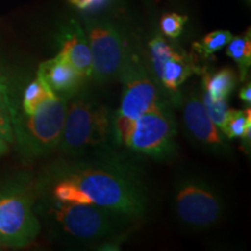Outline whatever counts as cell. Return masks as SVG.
<instances>
[{"label":"cell","instance_id":"6da1fadb","mask_svg":"<svg viewBox=\"0 0 251 251\" xmlns=\"http://www.w3.org/2000/svg\"><path fill=\"white\" fill-rule=\"evenodd\" d=\"M51 200L94 203L126 218H141L148 200L133 171L113 161L76 159L62 162L52 172Z\"/></svg>","mask_w":251,"mask_h":251},{"label":"cell","instance_id":"7a4b0ae2","mask_svg":"<svg viewBox=\"0 0 251 251\" xmlns=\"http://www.w3.org/2000/svg\"><path fill=\"white\" fill-rule=\"evenodd\" d=\"M111 127L112 117L107 107L80 90L68 100L58 147L69 156L81 155L89 148L106 143L111 136Z\"/></svg>","mask_w":251,"mask_h":251},{"label":"cell","instance_id":"3957f363","mask_svg":"<svg viewBox=\"0 0 251 251\" xmlns=\"http://www.w3.org/2000/svg\"><path fill=\"white\" fill-rule=\"evenodd\" d=\"M48 212L62 237L78 243L97 242L114 236L130 220L94 203L51 200Z\"/></svg>","mask_w":251,"mask_h":251},{"label":"cell","instance_id":"277c9868","mask_svg":"<svg viewBox=\"0 0 251 251\" xmlns=\"http://www.w3.org/2000/svg\"><path fill=\"white\" fill-rule=\"evenodd\" d=\"M67 105L68 99L52 93L33 114L13 115L14 137L24 153L39 156L58 147Z\"/></svg>","mask_w":251,"mask_h":251},{"label":"cell","instance_id":"5b68a950","mask_svg":"<svg viewBox=\"0 0 251 251\" xmlns=\"http://www.w3.org/2000/svg\"><path fill=\"white\" fill-rule=\"evenodd\" d=\"M174 208L181 224L193 230L218 224L225 209L218 191L197 176H183L176 181Z\"/></svg>","mask_w":251,"mask_h":251},{"label":"cell","instance_id":"8992f818","mask_svg":"<svg viewBox=\"0 0 251 251\" xmlns=\"http://www.w3.org/2000/svg\"><path fill=\"white\" fill-rule=\"evenodd\" d=\"M40 229L29 188L20 183L2 187L0 190V244L26 247L37 237Z\"/></svg>","mask_w":251,"mask_h":251},{"label":"cell","instance_id":"52a82bcc","mask_svg":"<svg viewBox=\"0 0 251 251\" xmlns=\"http://www.w3.org/2000/svg\"><path fill=\"white\" fill-rule=\"evenodd\" d=\"M85 27L92 56L91 77L100 84L119 80L128 59L120 31L113 24L99 19H86Z\"/></svg>","mask_w":251,"mask_h":251},{"label":"cell","instance_id":"ba28073f","mask_svg":"<svg viewBox=\"0 0 251 251\" xmlns=\"http://www.w3.org/2000/svg\"><path fill=\"white\" fill-rule=\"evenodd\" d=\"M177 134L174 117L163 103L135 119L127 147L143 155L164 158L174 150Z\"/></svg>","mask_w":251,"mask_h":251},{"label":"cell","instance_id":"9c48e42d","mask_svg":"<svg viewBox=\"0 0 251 251\" xmlns=\"http://www.w3.org/2000/svg\"><path fill=\"white\" fill-rule=\"evenodd\" d=\"M122 96L119 113L130 119L149 112L161 103L158 87L142 65L128 57L120 78Z\"/></svg>","mask_w":251,"mask_h":251},{"label":"cell","instance_id":"30bf717a","mask_svg":"<svg viewBox=\"0 0 251 251\" xmlns=\"http://www.w3.org/2000/svg\"><path fill=\"white\" fill-rule=\"evenodd\" d=\"M183 120L185 128L192 139L213 151L221 152L226 144L218 127L207 114L201 98L197 93H188L183 101Z\"/></svg>","mask_w":251,"mask_h":251},{"label":"cell","instance_id":"8fae6325","mask_svg":"<svg viewBox=\"0 0 251 251\" xmlns=\"http://www.w3.org/2000/svg\"><path fill=\"white\" fill-rule=\"evenodd\" d=\"M37 76L46 81L56 96L68 100L83 89L86 80L79 71L58 54L54 58L41 63Z\"/></svg>","mask_w":251,"mask_h":251},{"label":"cell","instance_id":"7c38bea8","mask_svg":"<svg viewBox=\"0 0 251 251\" xmlns=\"http://www.w3.org/2000/svg\"><path fill=\"white\" fill-rule=\"evenodd\" d=\"M59 43L61 50L58 55L70 63L86 79L90 78L92 75V56L89 40L85 30L76 20H70L63 28Z\"/></svg>","mask_w":251,"mask_h":251},{"label":"cell","instance_id":"4fadbf2b","mask_svg":"<svg viewBox=\"0 0 251 251\" xmlns=\"http://www.w3.org/2000/svg\"><path fill=\"white\" fill-rule=\"evenodd\" d=\"M198 69L191 57L181 50L175 51L155 70V74L162 85L170 91H176L188 77L198 72Z\"/></svg>","mask_w":251,"mask_h":251},{"label":"cell","instance_id":"5bb4252c","mask_svg":"<svg viewBox=\"0 0 251 251\" xmlns=\"http://www.w3.org/2000/svg\"><path fill=\"white\" fill-rule=\"evenodd\" d=\"M237 83V75L233 69L224 68L215 74L203 75V86L213 98L227 99Z\"/></svg>","mask_w":251,"mask_h":251},{"label":"cell","instance_id":"9a60e30c","mask_svg":"<svg viewBox=\"0 0 251 251\" xmlns=\"http://www.w3.org/2000/svg\"><path fill=\"white\" fill-rule=\"evenodd\" d=\"M226 54L233 58L238 65L241 79L244 80L247 77L248 69L251 64V40L250 33L248 31L246 35L233 37L227 45Z\"/></svg>","mask_w":251,"mask_h":251},{"label":"cell","instance_id":"2e32d148","mask_svg":"<svg viewBox=\"0 0 251 251\" xmlns=\"http://www.w3.org/2000/svg\"><path fill=\"white\" fill-rule=\"evenodd\" d=\"M52 93L54 92L47 85L46 81L40 76H37L36 79L31 81L25 90L23 100V109L25 114H33L41 103Z\"/></svg>","mask_w":251,"mask_h":251},{"label":"cell","instance_id":"e0dca14e","mask_svg":"<svg viewBox=\"0 0 251 251\" xmlns=\"http://www.w3.org/2000/svg\"><path fill=\"white\" fill-rule=\"evenodd\" d=\"M251 124V109L246 108L242 111L238 109H229V113L226 119L221 131L228 139H236L242 137L246 131L248 125Z\"/></svg>","mask_w":251,"mask_h":251},{"label":"cell","instance_id":"ac0fdd59","mask_svg":"<svg viewBox=\"0 0 251 251\" xmlns=\"http://www.w3.org/2000/svg\"><path fill=\"white\" fill-rule=\"evenodd\" d=\"M231 39H233V35H231L230 31L214 30L212 33L207 34L201 42L196 43L194 47H196V49L200 54L208 57V56L213 55L214 52L219 51L220 49L227 46Z\"/></svg>","mask_w":251,"mask_h":251},{"label":"cell","instance_id":"d6986e66","mask_svg":"<svg viewBox=\"0 0 251 251\" xmlns=\"http://www.w3.org/2000/svg\"><path fill=\"white\" fill-rule=\"evenodd\" d=\"M201 101L203 103V107H205L207 114L211 118V120L214 122L216 127L221 129L222 126H224L226 119L229 113V105L227 99H219V98H213L207 91L202 93Z\"/></svg>","mask_w":251,"mask_h":251},{"label":"cell","instance_id":"ffe728a7","mask_svg":"<svg viewBox=\"0 0 251 251\" xmlns=\"http://www.w3.org/2000/svg\"><path fill=\"white\" fill-rule=\"evenodd\" d=\"M135 120L120 113H115L114 117H112V127H111V135L114 137L115 142L121 146L127 147L128 140H129L131 131H133Z\"/></svg>","mask_w":251,"mask_h":251},{"label":"cell","instance_id":"44dd1931","mask_svg":"<svg viewBox=\"0 0 251 251\" xmlns=\"http://www.w3.org/2000/svg\"><path fill=\"white\" fill-rule=\"evenodd\" d=\"M14 113L9 105L8 98L0 99V139L5 140L7 143L14 141L13 133V119Z\"/></svg>","mask_w":251,"mask_h":251},{"label":"cell","instance_id":"7402d4cb","mask_svg":"<svg viewBox=\"0 0 251 251\" xmlns=\"http://www.w3.org/2000/svg\"><path fill=\"white\" fill-rule=\"evenodd\" d=\"M186 20V17H183V15L177 13L165 14L161 20L162 31L166 36L171 37V39L178 37L181 34V31H183Z\"/></svg>","mask_w":251,"mask_h":251},{"label":"cell","instance_id":"603a6c76","mask_svg":"<svg viewBox=\"0 0 251 251\" xmlns=\"http://www.w3.org/2000/svg\"><path fill=\"white\" fill-rule=\"evenodd\" d=\"M70 4L76 6L81 11H97L108 4L111 0H68Z\"/></svg>","mask_w":251,"mask_h":251},{"label":"cell","instance_id":"cb8c5ba5","mask_svg":"<svg viewBox=\"0 0 251 251\" xmlns=\"http://www.w3.org/2000/svg\"><path fill=\"white\" fill-rule=\"evenodd\" d=\"M240 98L242 99L244 102L248 103V105H249V103L251 102V85H250V83H248L246 86L241 89Z\"/></svg>","mask_w":251,"mask_h":251},{"label":"cell","instance_id":"d4e9b609","mask_svg":"<svg viewBox=\"0 0 251 251\" xmlns=\"http://www.w3.org/2000/svg\"><path fill=\"white\" fill-rule=\"evenodd\" d=\"M8 151V143L5 140L0 139V156L5 155Z\"/></svg>","mask_w":251,"mask_h":251},{"label":"cell","instance_id":"484cf974","mask_svg":"<svg viewBox=\"0 0 251 251\" xmlns=\"http://www.w3.org/2000/svg\"><path fill=\"white\" fill-rule=\"evenodd\" d=\"M4 98H8L7 90H6V86L2 84L1 79H0V99H4Z\"/></svg>","mask_w":251,"mask_h":251}]
</instances>
